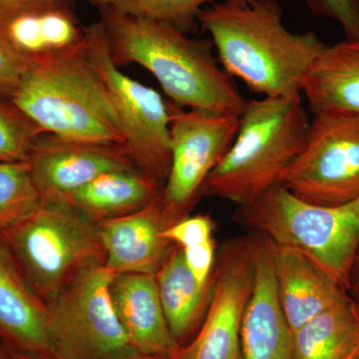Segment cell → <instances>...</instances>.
<instances>
[{
  "label": "cell",
  "mask_w": 359,
  "mask_h": 359,
  "mask_svg": "<svg viewBox=\"0 0 359 359\" xmlns=\"http://www.w3.org/2000/svg\"><path fill=\"white\" fill-rule=\"evenodd\" d=\"M29 55L18 50L0 32V97L9 98L27 67Z\"/></svg>",
  "instance_id": "83f0119b"
},
{
  "label": "cell",
  "mask_w": 359,
  "mask_h": 359,
  "mask_svg": "<svg viewBox=\"0 0 359 359\" xmlns=\"http://www.w3.org/2000/svg\"><path fill=\"white\" fill-rule=\"evenodd\" d=\"M0 347H7V346H6V344H4V341H2V339H0Z\"/></svg>",
  "instance_id": "8d00e7d4"
},
{
  "label": "cell",
  "mask_w": 359,
  "mask_h": 359,
  "mask_svg": "<svg viewBox=\"0 0 359 359\" xmlns=\"http://www.w3.org/2000/svg\"><path fill=\"white\" fill-rule=\"evenodd\" d=\"M301 92L313 116L359 115V39L325 45Z\"/></svg>",
  "instance_id": "ac0fdd59"
},
{
  "label": "cell",
  "mask_w": 359,
  "mask_h": 359,
  "mask_svg": "<svg viewBox=\"0 0 359 359\" xmlns=\"http://www.w3.org/2000/svg\"><path fill=\"white\" fill-rule=\"evenodd\" d=\"M111 297L125 334L142 356L176 358L182 346L170 332L156 276L116 275Z\"/></svg>",
  "instance_id": "2e32d148"
},
{
  "label": "cell",
  "mask_w": 359,
  "mask_h": 359,
  "mask_svg": "<svg viewBox=\"0 0 359 359\" xmlns=\"http://www.w3.org/2000/svg\"><path fill=\"white\" fill-rule=\"evenodd\" d=\"M311 13L337 21L346 39H359V0H304Z\"/></svg>",
  "instance_id": "484cf974"
},
{
  "label": "cell",
  "mask_w": 359,
  "mask_h": 359,
  "mask_svg": "<svg viewBox=\"0 0 359 359\" xmlns=\"http://www.w3.org/2000/svg\"><path fill=\"white\" fill-rule=\"evenodd\" d=\"M235 219L273 244L299 250L337 285L349 290L359 249V198L335 207L314 205L278 184L238 207Z\"/></svg>",
  "instance_id": "5b68a950"
},
{
  "label": "cell",
  "mask_w": 359,
  "mask_h": 359,
  "mask_svg": "<svg viewBox=\"0 0 359 359\" xmlns=\"http://www.w3.org/2000/svg\"><path fill=\"white\" fill-rule=\"evenodd\" d=\"M11 358L13 359H48L39 358V356L32 355V354L18 353V351H11Z\"/></svg>",
  "instance_id": "1f68e13d"
},
{
  "label": "cell",
  "mask_w": 359,
  "mask_h": 359,
  "mask_svg": "<svg viewBox=\"0 0 359 359\" xmlns=\"http://www.w3.org/2000/svg\"><path fill=\"white\" fill-rule=\"evenodd\" d=\"M27 164L42 200L66 199L106 172L138 169L122 144L70 140L47 133L37 140Z\"/></svg>",
  "instance_id": "7c38bea8"
},
{
  "label": "cell",
  "mask_w": 359,
  "mask_h": 359,
  "mask_svg": "<svg viewBox=\"0 0 359 359\" xmlns=\"http://www.w3.org/2000/svg\"><path fill=\"white\" fill-rule=\"evenodd\" d=\"M199 25L209 33L222 67L264 97L302 94L306 71L327 45L313 32L287 29L278 0H224L203 9Z\"/></svg>",
  "instance_id": "7a4b0ae2"
},
{
  "label": "cell",
  "mask_w": 359,
  "mask_h": 359,
  "mask_svg": "<svg viewBox=\"0 0 359 359\" xmlns=\"http://www.w3.org/2000/svg\"><path fill=\"white\" fill-rule=\"evenodd\" d=\"M11 100L44 133L125 145L112 98L90 63L84 34L63 50L29 55Z\"/></svg>",
  "instance_id": "3957f363"
},
{
  "label": "cell",
  "mask_w": 359,
  "mask_h": 359,
  "mask_svg": "<svg viewBox=\"0 0 359 359\" xmlns=\"http://www.w3.org/2000/svg\"><path fill=\"white\" fill-rule=\"evenodd\" d=\"M141 359H170V358H143Z\"/></svg>",
  "instance_id": "d590c367"
},
{
  "label": "cell",
  "mask_w": 359,
  "mask_h": 359,
  "mask_svg": "<svg viewBox=\"0 0 359 359\" xmlns=\"http://www.w3.org/2000/svg\"><path fill=\"white\" fill-rule=\"evenodd\" d=\"M353 306H354V309H355V313H356V314H358V316L359 318V304H358V302L353 301ZM356 359H359V349H358V355H356Z\"/></svg>",
  "instance_id": "e575fe53"
},
{
  "label": "cell",
  "mask_w": 359,
  "mask_h": 359,
  "mask_svg": "<svg viewBox=\"0 0 359 359\" xmlns=\"http://www.w3.org/2000/svg\"><path fill=\"white\" fill-rule=\"evenodd\" d=\"M171 164L160 195L170 226L185 218L208 177L235 140L240 116L191 110L170 103Z\"/></svg>",
  "instance_id": "30bf717a"
},
{
  "label": "cell",
  "mask_w": 359,
  "mask_h": 359,
  "mask_svg": "<svg viewBox=\"0 0 359 359\" xmlns=\"http://www.w3.org/2000/svg\"><path fill=\"white\" fill-rule=\"evenodd\" d=\"M311 119L302 94L245 102L235 140L205 181L203 194L242 207L280 183L306 147Z\"/></svg>",
  "instance_id": "277c9868"
},
{
  "label": "cell",
  "mask_w": 359,
  "mask_h": 359,
  "mask_svg": "<svg viewBox=\"0 0 359 359\" xmlns=\"http://www.w3.org/2000/svg\"><path fill=\"white\" fill-rule=\"evenodd\" d=\"M98 9L116 65L147 69L179 107L241 115L247 100L218 65L211 39H191L173 25Z\"/></svg>",
  "instance_id": "6da1fadb"
},
{
  "label": "cell",
  "mask_w": 359,
  "mask_h": 359,
  "mask_svg": "<svg viewBox=\"0 0 359 359\" xmlns=\"http://www.w3.org/2000/svg\"><path fill=\"white\" fill-rule=\"evenodd\" d=\"M105 252V266L115 273L156 276L173 249L163 237L170 226L160 197L139 211L97 219Z\"/></svg>",
  "instance_id": "5bb4252c"
},
{
  "label": "cell",
  "mask_w": 359,
  "mask_h": 359,
  "mask_svg": "<svg viewBox=\"0 0 359 359\" xmlns=\"http://www.w3.org/2000/svg\"><path fill=\"white\" fill-rule=\"evenodd\" d=\"M161 192L162 187L140 170H116L99 175L65 200L97 221L144 209Z\"/></svg>",
  "instance_id": "ffe728a7"
},
{
  "label": "cell",
  "mask_w": 359,
  "mask_h": 359,
  "mask_svg": "<svg viewBox=\"0 0 359 359\" xmlns=\"http://www.w3.org/2000/svg\"><path fill=\"white\" fill-rule=\"evenodd\" d=\"M83 32L90 63L112 98L127 150L136 167L163 189L171 164L170 103L156 90L119 70L111 57L101 20L84 27Z\"/></svg>",
  "instance_id": "ba28073f"
},
{
  "label": "cell",
  "mask_w": 359,
  "mask_h": 359,
  "mask_svg": "<svg viewBox=\"0 0 359 359\" xmlns=\"http://www.w3.org/2000/svg\"><path fill=\"white\" fill-rule=\"evenodd\" d=\"M252 283L250 237L230 241L219 252L212 299L199 334L174 359H243L241 325Z\"/></svg>",
  "instance_id": "8fae6325"
},
{
  "label": "cell",
  "mask_w": 359,
  "mask_h": 359,
  "mask_svg": "<svg viewBox=\"0 0 359 359\" xmlns=\"http://www.w3.org/2000/svg\"><path fill=\"white\" fill-rule=\"evenodd\" d=\"M226 1L233 2V4H252V2L255 1V0H226Z\"/></svg>",
  "instance_id": "836d02e7"
},
{
  "label": "cell",
  "mask_w": 359,
  "mask_h": 359,
  "mask_svg": "<svg viewBox=\"0 0 359 359\" xmlns=\"http://www.w3.org/2000/svg\"><path fill=\"white\" fill-rule=\"evenodd\" d=\"M349 290H353V294L358 299L359 304V249L356 254L355 261H354L353 271L351 276V287Z\"/></svg>",
  "instance_id": "4dcf8cb0"
},
{
  "label": "cell",
  "mask_w": 359,
  "mask_h": 359,
  "mask_svg": "<svg viewBox=\"0 0 359 359\" xmlns=\"http://www.w3.org/2000/svg\"><path fill=\"white\" fill-rule=\"evenodd\" d=\"M214 224L209 217H185L163 231L162 236L182 249L195 247L212 240Z\"/></svg>",
  "instance_id": "4316f807"
},
{
  "label": "cell",
  "mask_w": 359,
  "mask_h": 359,
  "mask_svg": "<svg viewBox=\"0 0 359 359\" xmlns=\"http://www.w3.org/2000/svg\"><path fill=\"white\" fill-rule=\"evenodd\" d=\"M41 203L27 163L0 162V231L25 219Z\"/></svg>",
  "instance_id": "cb8c5ba5"
},
{
  "label": "cell",
  "mask_w": 359,
  "mask_h": 359,
  "mask_svg": "<svg viewBox=\"0 0 359 359\" xmlns=\"http://www.w3.org/2000/svg\"><path fill=\"white\" fill-rule=\"evenodd\" d=\"M117 275L104 263L77 273L47 302L55 359H141L118 320L111 285Z\"/></svg>",
  "instance_id": "52a82bcc"
},
{
  "label": "cell",
  "mask_w": 359,
  "mask_h": 359,
  "mask_svg": "<svg viewBox=\"0 0 359 359\" xmlns=\"http://www.w3.org/2000/svg\"><path fill=\"white\" fill-rule=\"evenodd\" d=\"M97 8L109 7L117 13L166 23L188 34L199 27V15L208 4L218 0H88Z\"/></svg>",
  "instance_id": "603a6c76"
},
{
  "label": "cell",
  "mask_w": 359,
  "mask_h": 359,
  "mask_svg": "<svg viewBox=\"0 0 359 359\" xmlns=\"http://www.w3.org/2000/svg\"><path fill=\"white\" fill-rule=\"evenodd\" d=\"M0 339L11 351L55 359L47 304L25 280L1 236Z\"/></svg>",
  "instance_id": "9a60e30c"
},
{
  "label": "cell",
  "mask_w": 359,
  "mask_h": 359,
  "mask_svg": "<svg viewBox=\"0 0 359 359\" xmlns=\"http://www.w3.org/2000/svg\"><path fill=\"white\" fill-rule=\"evenodd\" d=\"M271 245L278 301L292 332L348 297L346 290L306 255L273 242Z\"/></svg>",
  "instance_id": "e0dca14e"
},
{
  "label": "cell",
  "mask_w": 359,
  "mask_h": 359,
  "mask_svg": "<svg viewBox=\"0 0 359 359\" xmlns=\"http://www.w3.org/2000/svg\"><path fill=\"white\" fill-rule=\"evenodd\" d=\"M43 134L11 99L0 97V162L27 163Z\"/></svg>",
  "instance_id": "d4e9b609"
},
{
  "label": "cell",
  "mask_w": 359,
  "mask_h": 359,
  "mask_svg": "<svg viewBox=\"0 0 359 359\" xmlns=\"http://www.w3.org/2000/svg\"><path fill=\"white\" fill-rule=\"evenodd\" d=\"M280 185L304 202L327 207L359 198V115L313 116L306 147Z\"/></svg>",
  "instance_id": "9c48e42d"
},
{
  "label": "cell",
  "mask_w": 359,
  "mask_h": 359,
  "mask_svg": "<svg viewBox=\"0 0 359 359\" xmlns=\"http://www.w3.org/2000/svg\"><path fill=\"white\" fill-rule=\"evenodd\" d=\"M156 280L170 332L182 346V342L188 339L207 314L214 273L207 285H201L187 266L183 249L174 245Z\"/></svg>",
  "instance_id": "d6986e66"
},
{
  "label": "cell",
  "mask_w": 359,
  "mask_h": 359,
  "mask_svg": "<svg viewBox=\"0 0 359 359\" xmlns=\"http://www.w3.org/2000/svg\"><path fill=\"white\" fill-rule=\"evenodd\" d=\"M354 359H356V358H354Z\"/></svg>",
  "instance_id": "74e56055"
},
{
  "label": "cell",
  "mask_w": 359,
  "mask_h": 359,
  "mask_svg": "<svg viewBox=\"0 0 359 359\" xmlns=\"http://www.w3.org/2000/svg\"><path fill=\"white\" fill-rule=\"evenodd\" d=\"M254 283L241 325L243 359H294L292 332L278 301L273 245L263 233L250 237Z\"/></svg>",
  "instance_id": "4fadbf2b"
},
{
  "label": "cell",
  "mask_w": 359,
  "mask_h": 359,
  "mask_svg": "<svg viewBox=\"0 0 359 359\" xmlns=\"http://www.w3.org/2000/svg\"><path fill=\"white\" fill-rule=\"evenodd\" d=\"M359 349V318L349 297L292 332L294 359H354Z\"/></svg>",
  "instance_id": "44dd1931"
},
{
  "label": "cell",
  "mask_w": 359,
  "mask_h": 359,
  "mask_svg": "<svg viewBox=\"0 0 359 359\" xmlns=\"http://www.w3.org/2000/svg\"><path fill=\"white\" fill-rule=\"evenodd\" d=\"M18 50L27 55L51 53L73 46L83 39L72 13L65 6L26 14L0 28Z\"/></svg>",
  "instance_id": "7402d4cb"
},
{
  "label": "cell",
  "mask_w": 359,
  "mask_h": 359,
  "mask_svg": "<svg viewBox=\"0 0 359 359\" xmlns=\"http://www.w3.org/2000/svg\"><path fill=\"white\" fill-rule=\"evenodd\" d=\"M60 6H65L63 0H0V28L20 16Z\"/></svg>",
  "instance_id": "f546056e"
},
{
  "label": "cell",
  "mask_w": 359,
  "mask_h": 359,
  "mask_svg": "<svg viewBox=\"0 0 359 359\" xmlns=\"http://www.w3.org/2000/svg\"><path fill=\"white\" fill-rule=\"evenodd\" d=\"M0 236L45 304L82 269L105 263L98 224L65 199L42 200L34 212Z\"/></svg>",
  "instance_id": "8992f818"
},
{
  "label": "cell",
  "mask_w": 359,
  "mask_h": 359,
  "mask_svg": "<svg viewBox=\"0 0 359 359\" xmlns=\"http://www.w3.org/2000/svg\"><path fill=\"white\" fill-rule=\"evenodd\" d=\"M187 266L196 280L201 285H207L212 280L214 271L216 245L214 240H210L204 244L183 249Z\"/></svg>",
  "instance_id": "f1b7e54d"
},
{
  "label": "cell",
  "mask_w": 359,
  "mask_h": 359,
  "mask_svg": "<svg viewBox=\"0 0 359 359\" xmlns=\"http://www.w3.org/2000/svg\"><path fill=\"white\" fill-rule=\"evenodd\" d=\"M0 359H13L8 347H0Z\"/></svg>",
  "instance_id": "d6a6232c"
}]
</instances>
